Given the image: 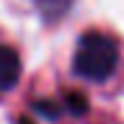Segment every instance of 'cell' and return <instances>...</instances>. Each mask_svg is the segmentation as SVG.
<instances>
[{"label": "cell", "mask_w": 124, "mask_h": 124, "mask_svg": "<svg viewBox=\"0 0 124 124\" xmlns=\"http://www.w3.org/2000/svg\"><path fill=\"white\" fill-rule=\"evenodd\" d=\"M116 65H119V49H116L114 39H108L106 34H98V31H88L80 36L75 57H72L75 75L101 83L114 75Z\"/></svg>", "instance_id": "cell-1"}, {"label": "cell", "mask_w": 124, "mask_h": 124, "mask_svg": "<svg viewBox=\"0 0 124 124\" xmlns=\"http://www.w3.org/2000/svg\"><path fill=\"white\" fill-rule=\"evenodd\" d=\"M21 78V60L13 46L0 44V91H10Z\"/></svg>", "instance_id": "cell-2"}, {"label": "cell", "mask_w": 124, "mask_h": 124, "mask_svg": "<svg viewBox=\"0 0 124 124\" xmlns=\"http://www.w3.org/2000/svg\"><path fill=\"white\" fill-rule=\"evenodd\" d=\"M65 108H70L75 116H80L88 111V98L83 93H65Z\"/></svg>", "instance_id": "cell-3"}, {"label": "cell", "mask_w": 124, "mask_h": 124, "mask_svg": "<svg viewBox=\"0 0 124 124\" xmlns=\"http://www.w3.org/2000/svg\"><path fill=\"white\" fill-rule=\"evenodd\" d=\"M39 8L46 13V18H57V16H62L65 10H67L70 0H36Z\"/></svg>", "instance_id": "cell-4"}, {"label": "cell", "mask_w": 124, "mask_h": 124, "mask_svg": "<svg viewBox=\"0 0 124 124\" xmlns=\"http://www.w3.org/2000/svg\"><path fill=\"white\" fill-rule=\"evenodd\" d=\"M34 108H36L39 114L49 116V119H57V116H60V111H62L57 103H52V101H39V103H34Z\"/></svg>", "instance_id": "cell-5"}, {"label": "cell", "mask_w": 124, "mask_h": 124, "mask_svg": "<svg viewBox=\"0 0 124 124\" xmlns=\"http://www.w3.org/2000/svg\"><path fill=\"white\" fill-rule=\"evenodd\" d=\"M18 124H34V122H31L29 116H23V119H18Z\"/></svg>", "instance_id": "cell-6"}]
</instances>
